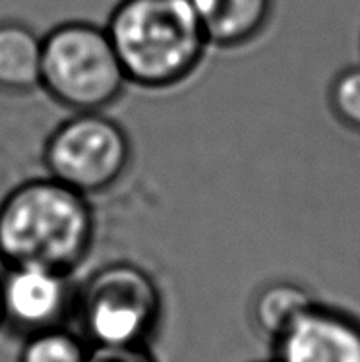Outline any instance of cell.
<instances>
[{
    "label": "cell",
    "mask_w": 360,
    "mask_h": 362,
    "mask_svg": "<svg viewBox=\"0 0 360 362\" xmlns=\"http://www.w3.org/2000/svg\"><path fill=\"white\" fill-rule=\"evenodd\" d=\"M272 349L275 362H360V318L314 300Z\"/></svg>",
    "instance_id": "52a82bcc"
},
{
    "label": "cell",
    "mask_w": 360,
    "mask_h": 362,
    "mask_svg": "<svg viewBox=\"0 0 360 362\" xmlns=\"http://www.w3.org/2000/svg\"><path fill=\"white\" fill-rule=\"evenodd\" d=\"M130 161L128 134L103 111L74 112L52 130L43 148L47 175L88 198L110 190Z\"/></svg>",
    "instance_id": "5b68a950"
},
{
    "label": "cell",
    "mask_w": 360,
    "mask_h": 362,
    "mask_svg": "<svg viewBox=\"0 0 360 362\" xmlns=\"http://www.w3.org/2000/svg\"><path fill=\"white\" fill-rule=\"evenodd\" d=\"M0 324H2V318H0Z\"/></svg>",
    "instance_id": "5bb4252c"
},
{
    "label": "cell",
    "mask_w": 360,
    "mask_h": 362,
    "mask_svg": "<svg viewBox=\"0 0 360 362\" xmlns=\"http://www.w3.org/2000/svg\"><path fill=\"white\" fill-rule=\"evenodd\" d=\"M89 343L62 325L28 333L18 362H86Z\"/></svg>",
    "instance_id": "8fae6325"
},
{
    "label": "cell",
    "mask_w": 360,
    "mask_h": 362,
    "mask_svg": "<svg viewBox=\"0 0 360 362\" xmlns=\"http://www.w3.org/2000/svg\"><path fill=\"white\" fill-rule=\"evenodd\" d=\"M43 37L28 23L0 22V91L23 95L41 89Z\"/></svg>",
    "instance_id": "9c48e42d"
},
{
    "label": "cell",
    "mask_w": 360,
    "mask_h": 362,
    "mask_svg": "<svg viewBox=\"0 0 360 362\" xmlns=\"http://www.w3.org/2000/svg\"><path fill=\"white\" fill-rule=\"evenodd\" d=\"M122 64L105 25L74 20L43 37L41 89L74 112L105 111L124 93Z\"/></svg>",
    "instance_id": "3957f363"
},
{
    "label": "cell",
    "mask_w": 360,
    "mask_h": 362,
    "mask_svg": "<svg viewBox=\"0 0 360 362\" xmlns=\"http://www.w3.org/2000/svg\"><path fill=\"white\" fill-rule=\"evenodd\" d=\"M202 22L209 45L235 49L252 43L267 28L273 0H186Z\"/></svg>",
    "instance_id": "ba28073f"
},
{
    "label": "cell",
    "mask_w": 360,
    "mask_h": 362,
    "mask_svg": "<svg viewBox=\"0 0 360 362\" xmlns=\"http://www.w3.org/2000/svg\"><path fill=\"white\" fill-rule=\"evenodd\" d=\"M314 303L306 287L293 281H272L257 288L250 303V320L262 339L277 341Z\"/></svg>",
    "instance_id": "30bf717a"
},
{
    "label": "cell",
    "mask_w": 360,
    "mask_h": 362,
    "mask_svg": "<svg viewBox=\"0 0 360 362\" xmlns=\"http://www.w3.org/2000/svg\"><path fill=\"white\" fill-rule=\"evenodd\" d=\"M70 306V274L43 266H6L0 275L2 324L25 335L60 325Z\"/></svg>",
    "instance_id": "8992f818"
},
{
    "label": "cell",
    "mask_w": 360,
    "mask_h": 362,
    "mask_svg": "<svg viewBox=\"0 0 360 362\" xmlns=\"http://www.w3.org/2000/svg\"><path fill=\"white\" fill-rule=\"evenodd\" d=\"M330 107L341 124L360 134V66L345 68L333 78Z\"/></svg>",
    "instance_id": "7c38bea8"
},
{
    "label": "cell",
    "mask_w": 360,
    "mask_h": 362,
    "mask_svg": "<svg viewBox=\"0 0 360 362\" xmlns=\"http://www.w3.org/2000/svg\"><path fill=\"white\" fill-rule=\"evenodd\" d=\"M86 362H157L146 345H124V347H89Z\"/></svg>",
    "instance_id": "4fadbf2b"
},
{
    "label": "cell",
    "mask_w": 360,
    "mask_h": 362,
    "mask_svg": "<svg viewBox=\"0 0 360 362\" xmlns=\"http://www.w3.org/2000/svg\"><path fill=\"white\" fill-rule=\"evenodd\" d=\"M95 227L88 196L49 175L23 180L0 202V259L72 274L88 258Z\"/></svg>",
    "instance_id": "6da1fadb"
},
{
    "label": "cell",
    "mask_w": 360,
    "mask_h": 362,
    "mask_svg": "<svg viewBox=\"0 0 360 362\" xmlns=\"http://www.w3.org/2000/svg\"><path fill=\"white\" fill-rule=\"evenodd\" d=\"M128 83L175 88L190 78L209 41L186 0H120L105 23Z\"/></svg>",
    "instance_id": "7a4b0ae2"
},
{
    "label": "cell",
    "mask_w": 360,
    "mask_h": 362,
    "mask_svg": "<svg viewBox=\"0 0 360 362\" xmlns=\"http://www.w3.org/2000/svg\"><path fill=\"white\" fill-rule=\"evenodd\" d=\"M272 362H275V361H272Z\"/></svg>",
    "instance_id": "9a60e30c"
},
{
    "label": "cell",
    "mask_w": 360,
    "mask_h": 362,
    "mask_svg": "<svg viewBox=\"0 0 360 362\" xmlns=\"http://www.w3.org/2000/svg\"><path fill=\"white\" fill-rule=\"evenodd\" d=\"M76 310L89 347L146 345L161 320V291L144 267L112 262L80 288Z\"/></svg>",
    "instance_id": "277c9868"
}]
</instances>
